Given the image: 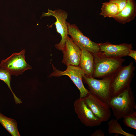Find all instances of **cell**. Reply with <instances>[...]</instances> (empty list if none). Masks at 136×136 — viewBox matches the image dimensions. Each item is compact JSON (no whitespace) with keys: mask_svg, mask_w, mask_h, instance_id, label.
<instances>
[{"mask_svg":"<svg viewBox=\"0 0 136 136\" xmlns=\"http://www.w3.org/2000/svg\"><path fill=\"white\" fill-rule=\"evenodd\" d=\"M113 115L118 120L136 109L135 98L130 86L118 95L111 97L108 104Z\"/></svg>","mask_w":136,"mask_h":136,"instance_id":"1","label":"cell"},{"mask_svg":"<svg viewBox=\"0 0 136 136\" xmlns=\"http://www.w3.org/2000/svg\"><path fill=\"white\" fill-rule=\"evenodd\" d=\"M94 68L93 77L101 79L112 77L123 66L125 60L106 56L101 53L93 55Z\"/></svg>","mask_w":136,"mask_h":136,"instance_id":"2","label":"cell"},{"mask_svg":"<svg viewBox=\"0 0 136 136\" xmlns=\"http://www.w3.org/2000/svg\"><path fill=\"white\" fill-rule=\"evenodd\" d=\"M135 69L133 63L131 61L128 65L122 66L112 77V97L118 95L130 86Z\"/></svg>","mask_w":136,"mask_h":136,"instance_id":"3","label":"cell"},{"mask_svg":"<svg viewBox=\"0 0 136 136\" xmlns=\"http://www.w3.org/2000/svg\"><path fill=\"white\" fill-rule=\"evenodd\" d=\"M82 80L88 86L89 91L108 104L112 97V77L97 79L85 75Z\"/></svg>","mask_w":136,"mask_h":136,"instance_id":"4","label":"cell"},{"mask_svg":"<svg viewBox=\"0 0 136 136\" xmlns=\"http://www.w3.org/2000/svg\"><path fill=\"white\" fill-rule=\"evenodd\" d=\"M25 50L20 52L13 53L6 59L2 60L0 68L5 70L11 75L17 76L22 74L26 70L32 69L25 59Z\"/></svg>","mask_w":136,"mask_h":136,"instance_id":"5","label":"cell"},{"mask_svg":"<svg viewBox=\"0 0 136 136\" xmlns=\"http://www.w3.org/2000/svg\"><path fill=\"white\" fill-rule=\"evenodd\" d=\"M67 24L68 35L81 50H86L93 55L101 53L98 43L84 35L76 25L71 24L67 22Z\"/></svg>","mask_w":136,"mask_h":136,"instance_id":"6","label":"cell"},{"mask_svg":"<svg viewBox=\"0 0 136 136\" xmlns=\"http://www.w3.org/2000/svg\"><path fill=\"white\" fill-rule=\"evenodd\" d=\"M53 71L49 76L51 77H60L64 75L67 76L78 88L80 92V98L84 97L89 92V90L84 87L82 78L85 74L82 69L78 66L69 65L64 71L57 69L52 64Z\"/></svg>","mask_w":136,"mask_h":136,"instance_id":"7","label":"cell"},{"mask_svg":"<svg viewBox=\"0 0 136 136\" xmlns=\"http://www.w3.org/2000/svg\"><path fill=\"white\" fill-rule=\"evenodd\" d=\"M67 12L62 9H57L54 10L48 9V12H43L41 17L52 16L55 17L56 21L55 24L57 32L61 37L60 42L55 45V47L59 50H62L65 44L67 37L68 36V30L66 20L68 16Z\"/></svg>","mask_w":136,"mask_h":136,"instance_id":"8","label":"cell"},{"mask_svg":"<svg viewBox=\"0 0 136 136\" xmlns=\"http://www.w3.org/2000/svg\"><path fill=\"white\" fill-rule=\"evenodd\" d=\"M84 101L94 115L102 121H107L110 118L111 113L108 104L95 96L89 91L82 98Z\"/></svg>","mask_w":136,"mask_h":136,"instance_id":"9","label":"cell"},{"mask_svg":"<svg viewBox=\"0 0 136 136\" xmlns=\"http://www.w3.org/2000/svg\"><path fill=\"white\" fill-rule=\"evenodd\" d=\"M74 106L78 118L85 126L92 127L100 125L101 121L94 115L82 98H80L76 99Z\"/></svg>","mask_w":136,"mask_h":136,"instance_id":"10","label":"cell"},{"mask_svg":"<svg viewBox=\"0 0 136 136\" xmlns=\"http://www.w3.org/2000/svg\"><path fill=\"white\" fill-rule=\"evenodd\" d=\"M62 51L63 54V63L67 66L79 65L82 50L68 36Z\"/></svg>","mask_w":136,"mask_h":136,"instance_id":"11","label":"cell"},{"mask_svg":"<svg viewBox=\"0 0 136 136\" xmlns=\"http://www.w3.org/2000/svg\"><path fill=\"white\" fill-rule=\"evenodd\" d=\"M98 44L102 54L111 57L121 58L128 56L129 50L133 48L132 44L125 43L113 44L107 41Z\"/></svg>","mask_w":136,"mask_h":136,"instance_id":"12","label":"cell"},{"mask_svg":"<svg viewBox=\"0 0 136 136\" xmlns=\"http://www.w3.org/2000/svg\"><path fill=\"white\" fill-rule=\"evenodd\" d=\"M136 15V6L134 0H127L125 7L113 18L123 24L133 20Z\"/></svg>","mask_w":136,"mask_h":136,"instance_id":"13","label":"cell"},{"mask_svg":"<svg viewBox=\"0 0 136 136\" xmlns=\"http://www.w3.org/2000/svg\"><path fill=\"white\" fill-rule=\"evenodd\" d=\"M79 66L84 71L85 76L93 77L94 68L93 55L86 50H82Z\"/></svg>","mask_w":136,"mask_h":136,"instance_id":"14","label":"cell"},{"mask_svg":"<svg viewBox=\"0 0 136 136\" xmlns=\"http://www.w3.org/2000/svg\"><path fill=\"white\" fill-rule=\"evenodd\" d=\"M0 123L12 136H20L17 123L15 119L6 117L0 113Z\"/></svg>","mask_w":136,"mask_h":136,"instance_id":"15","label":"cell"},{"mask_svg":"<svg viewBox=\"0 0 136 136\" xmlns=\"http://www.w3.org/2000/svg\"><path fill=\"white\" fill-rule=\"evenodd\" d=\"M119 12V9L115 3L110 2L102 3L101 12L99 14L104 18H114Z\"/></svg>","mask_w":136,"mask_h":136,"instance_id":"16","label":"cell"},{"mask_svg":"<svg viewBox=\"0 0 136 136\" xmlns=\"http://www.w3.org/2000/svg\"><path fill=\"white\" fill-rule=\"evenodd\" d=\"M118 120L116 119H112L108 122V132L109 134L114 133L116 136L120 134L125 136H135L133 134L124 131Z\"/></svg>","mask_w":136,"mask_h":136,"instance_id":"17","label":"cell"},{"mask_svg":"<svg viewBox=\"0 0 136 136\" xmlns=\"http://www.w3.org/2000/svg\"><path fill=\"white\" fill-rule=\"evenodd\" d=\"M11 75L6 70L0 68V80L3 81L7 85L13 95L16 103L20 104L22 103V101L16 95L11 89L10 85Z\"/></svg>","mask_w":136,"mask_h":136,"instance_id":"18","label":"cell"},{"mask_svg":"<svg viewBox=\"0 0 136 136\" xmlns=\"http://www.w3.org/2000/svg\"><path fill=\"white\" fill-rule=\"evenodd\" d=\"M123 122L125 125L130 128L136 129V111L124 116L123 118Z\"/></svg>","mask_w":136,"mask_h":136,"instance_id":"19","label":"cell"},{"mask_svg":"<svg viewBox=\"0 0 136 136\" xmlns=\"http://www.w3.org/2000/svg\"><path fill=\"white\" fill-rule=\"evenodd\" d=\"M127 0H109V1L116 4L118 6L119 12L125 7Z\"/></svg>","mask_w":136,"mask_h":136,"instance_id":"20","label":"cell"},{"mask_svg":"<svg viewBox=\"0 0 136 136\" xmlns=\"http://www.w3.org/2000/svg\"><path fill=\"white\" fill-rule=\"evenodd\" d=\"M128 56L132 57L136 62V51L133 50L132 49L129 50V52Z\"/></svg>","mask_w":136,"mask_h":136,"instance_id":"21","label":"cell"},{"mask_svg":"<svg viewBox=\"0 0 136 136\" xmlns=\"http://www.w3.org/2000/svg\"><path fill=\"white\" fill-rule=\"evenodd\" d=\"M91 136H104V132L101 130L98 129L91 135Z\"/></svg>","mask_w":136,"mask_h":136,"instance_id":"22","label":"cell"},{"mask_svg":"<svg viewBox=\"0 0 136 136\" xmlns=\"http://www.w3.org/2000/svg\"></svg>","mask_w":136,"mask_h":136,"instance_id":"23","label":"cell"}]
</instances>
